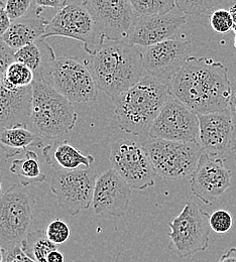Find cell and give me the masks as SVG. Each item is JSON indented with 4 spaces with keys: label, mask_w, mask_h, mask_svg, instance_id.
Masks as SVG:
<instances>
[{
    "label": "cell",
    "mask_w": 236,
    "mask_h": 262,
    "mask_svg": "<svg viewBox=\"0 0 236 262\" xmlns=\"http://www.w3.org/2000/svg\"><path fill=\"white\" fill-rule=\"evenodd\" d=\"M186 21L187 15L177 7L167 13L137 17L126 41L143 48L166 41L175 38Z\"/></svg>",
    "instance_id": "16"
},
{
    "label": "cell",
    "mask_w": 236,
    "mask_h": 262,
    "mask_svg": "<svg viewBox=\"0 0 236 262\" xmlns=\"http://www.w3.org/2000/svg\"><path fill=\"white\" fill-rule=\"evenodd\" d=\"M96 173L92 168L76 170H55L51 191L58 200L60 208L70 216L92 206Z\"/></svg>",
    "instance_id": "11"
},
{
    "label": "cell",
    "mask_w": 236,
    "mask_h": 262,
    "mask_svg": "<svg viewBox=\"0 0 236 262\" xmlns=\"http://www.w3.org/2000/svg\"><path fill=\"white\" fill-rule=\"evenodd\" d=\"M0 85H1V75H0Z\"/></svg>",
    "instance_id": "46"
},
{
    "label": "cell",
    "mask_w": 236,
    "mask_h": 262,
    "mask_svg": "<svg viewBox=\"0 0 236 262\" xmlns=\"http://www.w3.org/2000/svg\"><path fill=\"white\" fill-rule=\"evenodd\" d=\"M38 136L28 127L17 126L0 129V147L10 159L26 150L30 145L38 141Z\"/></svg>",
    "instance_id": "23"
},
{
    "label": "cell",
    "mask_w": 236,
    "mask_h": 262,
    "mask_svg": "<svg viewBox=\"0 0 236 262\" xmlns=\"http://www.w3.org/2000/svg\"><path fill=\"white\" fill-rule=\"evenodd\" d=\"M231 171L219 157L203 152L191 174V192L205 205H211L231 187Z\"/></svg>",
    "instance_id": "15"
},
{
    "label": "cell",
    "mask_w": 236,
    "mask_h": 262,
    "mask_svg": "<svg viewBox=\"0 0 236 262\" xmlns=\"http://www.w3.org/2000/svg\"><path fill=\"white\" fill-rule=\"evenodd\" d=\"M34 73L27 66L14 61L1 75V86L7 90H16L33 85Z\"/></svg>",
    "instance_id": "26"
},
{
    "label": "cell",
    "mask_w": 236,
    "mask_h": 262,
    "mask_svg": "<svg viewBox=\"0 0 236 262\" xmlns=\"http://www.w3.org/2000/svg\"><path fill=\"white\" fill-rule=\"evenodd\" d=\"M229 11H230L231 16H232V19H233V29H232V31L234 32L236 35V3L234 5H232V6L230 7Z\"/></svg>",
    "instance_id": "40"
},
{
    "label": "cell",
    "mask_w": 236,
    "mask_h": 262,
    "mask_svg": "<svg viewBox=\"0 0 236 262\" xmlns=\"http://www.w3.org/2000/svg\"><path fill=\"white\" fill-rule=\"evenodd\" d=\"M14 62V51L10 49L0 36V75H2L7 67Z\"/></svg>",
    "instance_id": "34"
},
{
    "label": "cell",
    "mask_w": 236,
    "mask_h": 262,
    "mask_svg": "<svg viewBox=\"0 0 236 262\" xmlns=\"http://www.w3.org/2000/svg\"><path fill=\"white\" fill-rule=\"evenodd\" d=\"M47 164L55 170H76L90 168L94 163L92 156L83 155L79 149L70 144L67 140L58 141L42 149Z\"/></svg>",
    "instance_id": "21"
},
{
    "label": "cell",
    "mask_w": 236,
    "mask_h": 262,
    "mask_svg": "<svg viewBox=\"0 0 236 262\" xmlns=\"http://www.w3.org/2000/svg\"><path fill=\"white\" fill-rule=\"evenodd\" d=\"M66 1L67 0H34V3L39 9L49 7V8H55L58 10L66 3Z\"/></svg>",
    "instance_id": "37"
},
{
    "label": "cell",
    "mask_w": 236,
    "mask_h": 262,
    "mask_svg": "<svg viewBox=\"0 0 236 262\" xmlns=\"http://www.w3.org/2000/svg\"><path fill=\"white\" fill-rule=\"evenodd\" d=\"M228 110L230 112L232 121L234 126H236V80L231 83L230 86V97L228 102Z\"/></svg>",
    "instance_id": "36"
},
{
    "label": "cell",
    "mask_w": 236,
    "mask_h": 262,
    "mask_svg": "<svg viewBox=\"0 0 236 262\" xmlns=\"http://www.w3.org/2000/svg\"><path fill=\"white\" fill-rule=\"evenodd\" d=\"M216 262H236V247L228 249Z\"/></svg>",
    "instance_id": "38"
},
{
    "label": "cell",
    "mask_w": 236,
    "mask_h": 262,
    "mask_svg": "<svg viewBox=\"0 0 236 262\" xmlns=\"http://www.w3.org/2000/svg\"><path fill=\"white\" fill-rule=\"evenodd\" d=\"M137 17L167 13L176 8V0H130Z\"/></svg>",
    "instance_id": "27"
},
{
    "label": "cell",
    "mask_w": 236,
    "mask_h": 262,
    "mask_svg": "<svg viewBox=\"0 0 236 262\" xmlns=\"http://www.w3.org/2000/svg\"><path fill=\"white\" fill-rule=\"evenodd\" d=\"M38 42L39 39L16 50L14 52V61L30 68L34 73V80L46 81L45 73L48 65L52 66L57 57L55 56L54 50L48 43L45 42L44 49H41L44 39L41 41V47L38 46Z\"/></svg>",
    "instance_id": "22"
},
{
    "label": "cell",
    "mask_w": 236,
    "mask_h": 262,
    "mask_svg": "<svg viewBox=\"0 0 236 262\" xmlns=\"http://www.w3.org/2000/svg\"><path fill=\"white\" fill-rule=\"evenodd\" d=\"M53 87L74 103H92L98 97V85L85 63L73 57H58L50 71Z\"/></svg>",
    "instance_id": "10"
},
{
    "label": "cell",
    "mask_w": 236,
    "mask_h": 262,
    "mask_svg": "<svg viewBox=\"0 0 236 262\" xmlns=\"http://www.w3.org/2000/svg\"><path fill=\"white\" fill-rule=\"evenodd\" d=\"M106 41L127 40L136 14L130 0H85Z\"/></svg>",
    "instance_id": "14"
},
{
    "label": "cell",
    "mask_w": 236,
    "mask_h": 262,
    "mask_svg": "<svg viewBox=\"0 0 236 262\" xmlns=\"http://www.w3.org/2000/svg\"><path fill=\"white\" fill-rule=\"evenodd\" d=\"M210 214L194 202L185 204L182 212L169 223V248L181 258L205 251L209 247Z\"/></svg>",
    "instance_id": "8"
},
{
    "label": "cell",
    "mask_w": 236,
    "mask_h": 262,
    "mask_svg": "<svg viewBox=\"0 0 236 262\" xmlns=\"http://www.w3.org/2000/svg\"><path fill=\"white\" fill-rule=\"evenodd\" d=\"M228 70L205 57H190L169 82L170 94L197 115L228 108Z\"/></svg>",
    "instance_id": "1"
},
{
    "label": "cell",
    "mask_w": 236,
    "mask_h": 262,
    "mask_svg": "<svg viewBox=\"0 0 236 262\" xmlns=\"http://www.w3.org/2000/svg\"><path fill=\"white\" fill-rule=\"evenodd\" d=\"M224 0H176V7L186 15L197 16L218 6Z\"/></svg>",
    "instance_id": "28"
},
{
    "label": "cell",
    "mask_w": 236,
    "mask_h": 262,
    "mask_svg": "<svg viewBox=\"0 0 236 262\" xmlns=\"http://www.w3.org/2000/svg\"><path fill=\"white\" fill-rule=\"evenodd\" d=\"M231 149L233 151V156H234V160H235L236 164V132L233 136V141H232V145H231Z\"/></svg>",
    "instance_id": "41"
},
{
    "label": "cell",
    "mask_w": 236,
    "mask_h": 262,
    "mask_svg": "<svg viewBox=\"0 0 236 262\" xmlns=\"http://www.w3.org/2000/svg\"><path fill=\"white\" fill-rule=\"evenodd\" d=\"M191 41L177 37L147 47L142 53L144 72L169 84L173 77L191 57Z\"/></svg>",
    "instance_id": "13"
},
{
    "label": "cell",
    "mask_w": 236,
    "mask_h": 262,
    "mask_svg": "<svg viewBox=\"0 0 236 262\" xmlns=\"http://www.w3.org/2000/svg\"><path fill=\"white\" fill-rule=\"evenodd\" d=\"M110 164L133 189L142 191L155 185L157 173L144 144L128 138L117 139L111 146Z\"/></svg>",
    "instance_id": "9"
},
{
    "label": "cell",
    "mask_w": 236,
    "mask_h": 262,
    "mask_svg": "<svg viewBox=\"0 0 236 262\" xmlns=\"http://www.w3.org/2000/svg\"><path fill=\"white\" fill-rule=\"evenodd\" d=\"M46 233L48 238L53 243H55L56 245H59L67 241L70 237L71 231L66 221L62 219H55L47 226Z\"/></svg>",
    "instance_id": "30"
},
{
    "label": "cell",
    "mask_w": 236,
    "mask_h": 262,
    "mask_svg": "<svg viewBox=\"0 0 236 262\" xmlns=\"http://www.w3.org/2000/svg\"><path fill=\"white\" fill-rule=\"evenodd\" d=\"M11 23L12 21L6 12L5 5L0 2V36H3L4 33L7 32L11 26Z\"/></svg>",
    "instance_id": "35"
},
{
    "label": "cell",
    "mask_w": 236,
    "mask_h": 262,
    "mask_svg": "<svg viewBox=\"0 0 236 262\" xmlns=\"http://www.w3.org/2000/svg\"><path fill=\"white\" fill-rule=\"evenodd\" d=\"M170 96L169 84L149 75L143 76L133 88L113 100L119 128L133 135L143 134Z\"/></svg>",
    "instance_id": "3"
},
{
    "label": "cell",
    "mask_w": 236,
    "mask_h": 262,
    "mask_svg": "<svg viewBox=\"0 0 236 262\" xmlns=\"http://www.w3.org/2000/svg\"><path fill=\"white\" fill-rule=\"evenodd\" d=\"M33 104V87L7 90L0 85V129L29 127Z\"/></svg>",
    "instance_id": "19"
},
{
    "label": "cell",
    "mask_w": 236,
    "mask_h": 262,
    "mask_svg": "<svg viewBox=\"0 0 236 262\" xmlns=\"http://www.w3.org/2000/svg\"><path fill=\"white\" fill-rule=\"evenodd\" d=\"M9 169L19 179L24 187L46 181V174L42 171L38 157L33 150H28L24 159L14 160Z\"/></svg>",
    "instance_id": "24"
},
{
    "label": "cell",
    "mask_w": 236,
    "mask_h": 262,
    "mask_svg": "<svg viewBox=\"0 0 236 262\" xmlns=\"http://www.w3.org/2000/svg\"><path fill=\"white\" fill-rule=\"evenodd\" d=\"M34 0H7L5 2L6 12L11 21L25 17L33 7Z\"/></svg>",
    "instance_id": "32"
},
{
    "label": "cell",
    "mask_w": 236,
    "mask_h": 262,
    "mask_svg": "<svg viewBox=\"0 0 236 262\" xmlns=\"http://www.w3.org/2000/svg\"><path fill=\"white\" fill-rule=\"evenodd\" d=\"M1 190H2V184H1V180H0V196H1Z\"/></svg>",
    "instance_id": "43"
},
{
    "label": "cell",
    "mask_w": 236,
    "mask_h": 262,
    "mask_svg": "<svg viewBox=\"0 0 236 262\" xmlns=\"http://www.w3.org/2000/svg\"><path fill=\"white\" fill-rule=\"evenodd\" d=\"M22 247L24 251L36 262H47L48 255L58 249L57 245L48 238L44 230L30 231L22 242Z\"/></svg>",
    "instance_id": "25"
},
{
    "label": "cell",
    "mask_w": 236,
    "mask_h": 262,
    "mask_svg": "<svg viewBox=\"0 0 236 262\" xmlns=\"http://www.w3.org/2000/svg\"><path fill=\"white\" fill-rule=\"evenodd\" d=\"M199 133L198 115L173 95L147 130L153 139L180 142H199Z\"/></svg>",
    "instance_id": "12"
},
{
    "label": "cell",
    "mask_w": 236,
    "mask_h": 262,
    "mask_svg": "<svg viewBox=\"0 0 236 262\" xmlns=\"http://www.w3.org/2000/svg\"><path fill=\"white\" fill-rule=\"evenodd\" d=\"M89 68L98 88L112 100L124 94L144 76L142 53L125 40L105 41L92 55Z\"/></svg>",
    "instance_id": "2"
},
{
    "label": "cell",
    "mask_w": 236,
    "mask_h": 262,
    "mask_svg": "<svg viewBox=\"0 0 236 262\" xmlns=\"http://www.w3.org/2000/svg\"><path fill=\"white\" fill-rule=\"evenodd\" d=\"M234 46H235V48H236V36H235V38H234Z\"/></svg>",
    "instance_id": "45"
},
{
    "label": "cell",
    "mask_w": 236,
    "mask_h": 262,
    "mask_svg": "<svg viewBox=\"0 0 236 262\" xmlns=\"http://www.w3.org/2000/svg\"><path fill=\"white\" fill-rule=\"evenodd\" d=\"M34 196L22 184L11 186L0 196V243L8 249L22 242L34 222Z\"/></svg>",
    "instance_id": "6"
},
{
    "label": "cell",
    "mask_w": 236,
    "mask_h": 262,
    "mask_svg": "<svg viewBox=\"0 0 236 262\" xmlns=\"http://www.w3.org/2000/svg\"><path fill=\"white\" fill-rule=\"evenodd\" d=\"M158 177L177 181L194 172L203 149L199 142L153 139L144 144Z\"/></svg>",
    "instance_id": "7"
},
{
    "label": "cell",
    "mask_w": 236,
    "mask_h": 262,
    "mask_svg": "<svg viewBox=\"0 0 236 262\" xmlns=\"http://www.w3.org/2000/svg\"><path fill=\"white\" fill-rule=\"evenodd\" d=\"M3 262H36L30 257L23 249L22 245H15L8 249H4Z\"/></svg>",
    "instance_id": "33"
},
{
    "label": "cell",
    "mask_w": 236,
    "mask_h": 262,
    "mask_svg": "<svg viewBox=\"0 0 236 262\" xmlns=\"http://www.w3.org/2000/svg\"><path fill=\"white\" fill-rule=\"evenodd\" d=\"M4 261V249L0 243V262Z\"/></svg>",
    "instance_id": "42"
},
{
    "label": "cell",
    "mask_w": 236,
    "mask_h": 262,
    "mask_svg": "<svg viewBox=\"0 0 236 262\" xmlns=\"http://www.w3.org/2000/svg\"><path fill=\"white\" fill-rule=\"evenodd\" d=\"M31 122L34 133L41 138L58 139L73 130L78 113L73 104L50 83L34 80Z\"/></svg>",
    "instance_id": "4"
},
{
    "label": "cell",
    "mask_w": 236,
    "mask_h": 262,
    "mask_svg": "<svg viewBox=\"0 0 236 262\" xmlns=\"http://www.w3.org/2000/svg\"><path fill=\"white\" fill-rule=\"evenodd\" d=\"M61 36L83 43L91 56L106 41L85 0H67L49 21L42 39Z\"/></svg>",
    "instance_id": "5"
},
{
    "label": "cell",
    "mask_w": 236,
    "mask_h": 262,
    "mask_svg": "<svg viewBox=\"0 0 236 262\" xmlns=\"http://www.w3.org/2000/svg\"><path fill=\"white\" fill-rule=\"evenodd\" d=\"M199 143L203 152L220 157L232 145L234 124L227 109L198 115Z\"/></svg>",
    "instance_id": "18"
},
{
    "label": "cell",
    "mask_w": 236,
    "mask_h": 262,
    "mask_svg": "<svg viewBox=\"0 0 236 262\" xmlns=\"http://www.w3.org/2000/svg\"><path fill=\"white\" fill-rule=\"evenodd\" d=\"M65 255L58 249L52 251L47 258V262H65Z\"/></svg>",
    "instance_id": "39"
},
{
    "label": "cell",
    "mask_w": 236,
    "mask_h": 262,
    "mask_svg": "<svg viewBox=\"0 0 236 262\" xmlns=\"http://www.w3.org/2000/svg\"><path fill=\"white\" fill-rule=\"evenodd\" d=\"M6 1H7V0H0V2H1V3H3V4H5V2H6Z\"/></svg>",
    "instance_id": "44"
},
{
    "label": "cell",
    "mask_w": 236,
    "mask_h": 262,
    "mask_svg": "<svg viewBox=\"0 0 236 262\" xmlns=\"http://www.w3.org/2000/svg\"><path fill=\"white\" fill-rule=\"evenodd\" d=\"M132 188L112 168L96 179L92 207L96 215L122 217L128 210Z\"/></svg>",
    "instance_id": "17"
},
{
    "label": "cell",
    "mask_w": 236,
    "mask_h": 262,
    "mask_svg": "<svg viewBox=\"0 0 236 262\" xmlns=\"http://www.w3.org/2000/svg\"><path fill=\"white\" fill-rule=\"evenodd\" d=\"M73 262H86V261H73Z\"/></svg>",
    "instance_id": "47"
},
{
    "label": "cell",
    "mask_w": 236,
    "mask_h": 262,
    "mask_svg": "<svg viewBox=\"0 0 236 262\" xmlns=\"http://www.w3.org/2000/svg\"><path fill=\"white\" fill-rule=\"evenodd\" d=\"M210 227L215 233H227L233 225L231 214L226 210H217L210 215Z\"/></svg>",
    "instance_id": "31"
},
{
    "label": "cell",
    "mask_w": 236,
    "mask_h": 262,
    "mask_svg": "<svg viewBox=\"0 0 236 262\" xmlns=\"http://www.w3.org/2000/svg\"><path fill=\"white\" fill-rule=\"evenodd\" d=\"M210 26L214 32L227 33L233 29V19L227 9H217L210 16Z\"/></svg>",
    "instance_id": "29"
},
{
    "label": "cell",
    "mask_w": 236,
    "mask_h": 262,
    "mask_svg": "<svg viewBox=\"0 0 236 262\" xmlns=\"http://www.w3.org/2000/svg\"><path fill=\"white\" fill-rule=\"evenodd\" d=\"M40 10H36L34 15H26L14 20L4 33L2 38L14 52L27 45L42 39L49 20L39 15Z\"/></svg>",
    "instance_id": "20"
}]
</instances>
